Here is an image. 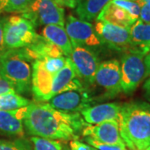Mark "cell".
<instances>
[{"label":"cell","mask_w":150,"mask_h":150,"mask_svg":"<svg viewBox=\"0 0 150 150\" xmlns=\"http://www.w3.org/2000/svg\"><path fill=\"white\" fill-rule=\"evenodd\" d=\"M21 15L32 22L34 27L59 25L64 27V9L55 0H33Z\"/></svg>","instance_id":"6"},{"label":"cell","mask_w":150,"mask_h":150,"mask_svg":"<svg viewBox=\"0 0 150 150\" xmlns=\"http://www.w3.org/2000/svg\"><path fill=\"white\" fill-rule=\"evenodd\" d=\"M130 38L133 48L150 52V23L138 19L130 27Z\"/></svg>","instance_id":"19"},{"label":"cell","mask_w":150,"mask_h":150,"mask_svg":"<svg viewBox=\"0 0 150 150\" xmlns=\"http://www.w3.org/2000/svg\"><path fill=\"white\" fill-rule=\"evenodd\" d=\"M145 150H150V147H149L148 149H145Z\"/></svg>","instance_id":"34"},{"label":"cell","mask_w":150,"mask_h":150,"mask_svg":"<svg viewBox=\"0 0 150 150\" xmlns=\"http://www.w3.org/2000/svg\"><path fill=\"white\" fill-rule=\"evenodd\" d=\"M93 150H97L96 149H94V148H93Z\"/></svg>","instance_id":"35"},{"label":"cell","mask_w":150,"mask_h":150,"mask_svg":"<svg viewBox=\"0 0 150 150\" xmlns=\"http://www.w3.org/2000/svg\"><path fill=\"white\" fill-rule=\"evenodd\" d=\"M144 91L145 98L150 102V78L144 84Z\"/></svg>","instance_id":"32"},{"label":"cell","mask_w":150,"mask_h":150,"mask_svg":"<svg viewBox=\"0 0 150 150\" xmlns=\"http://www.w3.org/2000/svg\"><path fill=\"white\" fill-rule=\"evenodd\" d=\"M122 104L118 103H107L90 106L80 112L88 124H98L109 120H117Z\"/></svg>","instance_id":"14"},{"label":"cell","mask_w":150,"mask_h":150,"mask_svg":"<svg viewBox=\"0 0 150 150\" xmlns=\"http://www.w3.org/2000/svg\"><path fill=\"white\" fill-rule=\"evenodd\" d=\"M55 1L61 6H65L71 8H74L77 3V0H55Z\"/></svg>","instance_id":"31"},{"label":"cell","mask_w":150,"mask_h":150,"mask_svg":"<svg viewBox=\"0 0 150 150\" xmlns=\"http://www.w3.org/2000/svg\"><path fill=\"white\" fill-rule=\"evenodd\" d=\"M132 1H137V0H132Z\"/></svg>","instance_id":"36"},{"label":"cell","mask_w":150,"mask_h":150,"mask_svg":"<svg viewBox=\"0 0 150 150\" xmlns=\"http://www.w3.org/2000/svg\"><path fill=\"white\" fill-rule=\"evenodd\" d=\"M0 150H33L30 144L24 139L13 141L0 140Z\"/></svg>","instance_id":"25"},{"label":"cell","mask_w":150,"mask_h":150,"mask_svg":"<svg viewBox=\"0 0 150 150\" xmlns=\"http://www.w3.org/2000/svg\"><path fill=\"white\" fill-rule=\"evenodd\" d=\"M28 56L33 61L43 60L48 58H56L65 56L62 50L54 44L48 42L40 34L36 41L27 48H23Z\"/></svg>","instance_id":"16"},{"label":"cell","mask_w":150,"mask_h":150,"mask_svg":"<svg viewBox=\"0 0 150 150\" xmlns=\"http://www.w3.org/2000/svg\"><path fill=\"white\" fill-rule=\"evenodd\" d=\"M5 21V18H0V58L8 51L4 43V28Z\"/></svg>","instance_id":"29"},{"label":"cell","mask_w":150,"mask_h":150,"mask_svg":"<svg viewBox=\"0 0 150 150\" xmlns=\"http://www.w3.org/2000/svg\"><path fill=\"white\" fill-rule=\"evenodd\" d=\"M33 144V150H64L62 143L59 140L48 139L33 136L30 139Z\"/></svg>","instance_id":"22"},{"label":"cell","mask_w":150,"mask_h":150,"mask_svg":"<svg viewBox=\"0 0 150 150\" xmlns=\"http://www.w3.org/2000/svg\"><path fill=\"white\" fill-rule=\"evenodd\" d=\"M120 136L130 150L150 147V103L141 101L123 103L118 119Z\"/></svg>","instance_id":"2"},{"label":"cell","mask_w":150,"mask_h":150,"mask_svg":"<svg viewBox=\"0 0 150 150\" xmlns=\"http://www.w3.org/2000/svg\"><path fill=\"white\" fill-rule=\"evenodd\" d=\"M29 103L28 99L17 93H5L0 94V111H8L26 107Z\"/></svg>","instance_id":"20"},{"label":"cell","mask_w":150,"mask_h":150,"mask_svg":"<svg viewBox=\"0 0 150 150\" xmlns=\"http://www.w3.org/2000/svg\"><path fill=\"white\" fill-rule=\"evenodd\" d=\"M33 63L23 48L10 49L0 58V74L15 88L17 93H27L32 86Z\"/></svg>","instance_id":"3"},{"label":"cell","mask_w":150,"mask_h":150,"mask_svg":"<svg viewBox=\"0 0 150 150\" xmlns=\"http://www.w3.org/2000/svg\"></svg>","instance_id":"37"},{"label":"cell","mask_w":150,"mask_h":150,"mask_svg":"<svg viewBox=\"0 0 150 150\" xmlns=\"http://www.w3.org/2000/svg\"><path fill=\"white\" fill-rule=\"evenodd\" d=\"M4 36L6 48L10 50L27 48L36 41L39 34L32 22L19 14L6 18Z\"/></svg>","instance_id":"5"},{"label":"cell","mask_w":150,"mask_h":150,"mask_svg":"<svg viewBox=\"0 0 150 150\" xmlns=\"http://www.w3.org/2000/svg\"><path fill=\"white\" fill-rule=\"evenodd\" d=\"M148 1H149V0H137L136 2L138 4H141V3H144V2H148Z\"/></svg>","instance_id":"33"},{"label":"cell","mask_w":150,"mask_h":150,"mask_svg":"<svg viewBox=\"0 0 150 150\" xmlns=\"http://www.w3.org/2000/svg\"><path fill=\"white\" fill-rule=\"evenodd\" d=\"M82 134L85 138H89L103 144L125 146L120 136L117 120H109L98 124H87L83 127Z\"/></svg>","instance_id":"12"},{"label":"cell","mask_w":150,"mask_h":150,"mask_svg":"<svg viewBox=\"0 0 150 150\" xmlns=\"http://www.w3.org/2000/svg\"><path fill=\"white\" fill-rule=\"evenodd\" d=\"M5 93H16V91L10 82L0 74V94Z\"/></svg>","instance_id":"28"},{"label":"cell","mask_w":150,"mask_h":150,"mask_svg":"<svg viewBox=\"0 0 150 150\" xmlns=\"http://www.w3.org/2000/svg\"><path fill=\"white\" fill-rule=\"evenodd\" d=\"M94 83L104 89L108 98L116 96L121 90V68L116 59L103 61L98 65Z\"/></svg>","instance_id":"11"},{"label":"cell","mask_w":150,"mask_h":150,"mask_svg":"<svg viewBox=\"0 0 150 150\" xmlns=\"http://www.w3.org/2000/svg\"><path fill=\"white\" fill-rule=\"evenodd\" d=\"M139 4L140 6V15L139 19L144 23H150V0Z\"/></svg>","instance_id":"27"},{"label":"cell","mask_w":150,"mask_h":150,"mask_svg":"<svg viewBox=\"0 0 150 150\" xmlns=\"http://www.w3.org/2000/svg\"><path fill=\"white\" fill-rule=\"evenodd\" d=\"M28 106L13 110L0 111V134L21 139L24 136L23 120Z\"/></svg>","instance_id":"13"},{"label":"cell","mask_w":150,"mask_h":150,"mask_svg":"<svg viewBox=\"0 0 150 150\" xmlns=\"http://www.w3.org/2000/svg\"><path fill=\"white\" fill-rule=\"evenodd\" d=\"M112 0H77L76 13L82 20L95 21Z\"/></svg>","instance_id":"18"},{"label":"cell","mask_w":150,"mask_h":150,"mask_svg":"<svg viewBox=\"0 0 150 150\" xmlns=\"http://www.w3.org/2000/svg\"><path fill=\"white\" fill-rule=\"evenodd\" d=\"M97 19L109 22L125 28H130L136 20L124 8L116 5L112 1L106 6Z\"/></svg>","instance_id":"17"},{"label":"cell","mask_w":150,"mask_h":150,"mask_svg":"<svg viewBox=\"0 0 150 150\" xmlns=\"http://www.w3.org/2000/svg\"><path fill=\"white\" fill-rule=\"evenodd\" d=\"M33 0H0V14L3 13H19L27 9Z\"/></svg>","instance_id":"21"},{"label":"cell","mask_w":150,"mask_h":150,"mask_svg":"<svg viewBox=\"0 0 150 150\" xmlns=\"http://www.w3.org/2000/svg\"><path fill=\"white\" fill-rule=\"evenodd\" d=\"M27 132L32 136L54 140L76 139L85 123L79 113L59 111L48 103L30 102L23 120Z\"/></svg>","instance_id":"1"},{"label":"cell","mask_w":150,"mask_h":150,"mask_svg":"<svg viewBox=\"0 0 150 150\" xmlns=\"http://www.w3.org/2000/svg\"><path fill=\"white\" fill-rule=\"evenodd\" d=\"M149 53H150V52H149Z\"/></svg>","instance_id":"38"},{"label":"cell","mask_w":150,"mask_h":150,"mask_svg":"<svg viewBox=\"0 0 150 150\" xmlns=\"http://www.w3.org/2000/svg\"><path fill=\"white\" fill-rule=\"evenodd\" d=\"M64 28L73 44H79L89 48L102 45L90 22L82 20L69 14L66 18Z\"/></svg>","instance_id":"10"},{"label":"cell","mask_w":150,"mask_h":150,"mask_svg":"<svg viewBox=\"0 0 150 150\" xmlns=\"http://www.w3.org/2000/svg\"><path fill=\"white\" fill-rule=\"evenodd\" d=\"M41 36L62 50L65 57L69 58L73 52V43L64 27L59 25H47L43 28Z\"/></svg>","instance_id":"15"},{"label":"cell","mask_w":150,"mask_h":150,"mask_svg":"<svg viewBox=\"0 0 150 150\" xmlns=\"http://www.w3.org/2000/svg\"><path fill=\"white\" fill-rule=\"evenodd\" d=\"M93 147L85 144L78 139H73L70 141V149L71 150H93Z\"/></svg>","instance_id":"30"},{"label":"cell","mask_w":150,"mask_h":150,"mask_svg":"<svg viewBox=\"0 0 150 150\" xmlns=\"http://www.w3.org/2000/svg\"><path fill=\"white\" fill-rule=\"evenodd\" d=\"M74 66L76 74L80 80L87 84H93L99 62L89 48L79 44H73V52L69 57Z\"/></svg>","instance_id":"9"},{"label":"cell","mask_w":150,"mask_h":150,"mask_svg":"<svg viewBox=\"0 0 150 150\" xmlns=\"http://www.w3.org/2000/svg\"><path fill=\"white\" fill-rule=\"evenodd\" d=\"M86 142L93 148L97 150H127L126 146H122L118 144H108L98 142L96 140L92 139L89 138H85Z\"/></svg>","instance_id":"26"},{"label":"cell","mask_w":150,"mask_h":150,"mask_svg":"<svg viewBox=\"0 0 150 150\" xmlns=\"http://www.w3.org/2000/svg\"><path fill=\"white\" fill-rule=\"evenodd\" d=\"M93 98L85 88L62 92L56 94L48 101V103L61 112L76 113L90 107Z\"/></svg>","instance_id":"8"},{"label":"cell","mask_w":150,"mask_h":150,"mask_svg":"<svg viewBox=\"0 0 150 150\" xmlns=\"http://www.w3.org/2000/svg\"><path fill=\"white\" fill-rule=\"evenodd\" d=\"M112 2L114 4L124 8L136 21L139 18L140 6L136 1H132V0H112Z\"/></svg>","instance_id":"24"},{"label":"cell","mask_w":150,"mask_h":150,"mask_svg":"<svg viewBox=\"0 0 150 150\" xmlns=\"http://www.w3.org/2000/svg\"><path fill=\"white\" fill-rule=\"evenodd\" d=\"M66 58L65 56L56 57V58H48V59L39 60L43 69L48 73L51 74H55L65 66L66 64Z\"/></svg>","instance_id":"23"},{"label":"cell","mask_w":150,"mask_h":150,"mask_svg":"<svg viewBox=\"0 0 150 150\" xmlns=\"http://www.w3.org/2000/svg\"><path fill=\"white\" fill-rule=\"evenodd\" d=\"M93 27L101 43L118 51H128L133 48L130 28H125L101 19L94 21Z\"/></svg>","instance_id":"7"},{"label":"cell","mask_w":150,"mask_h":150,"mask_svg":"<svg viewBox=\"0 0 150 150\" xmlns=\"http://www.w3.org/2000/svg\"><path fill=\"white\" fill-rule=\"evenodd\" d=\"M148 52L132 48L125 51L121 59V90L132 93L138 86L150 76V68L146 59Z\"/></svg>","instance_id":"4"}]
</instances>
